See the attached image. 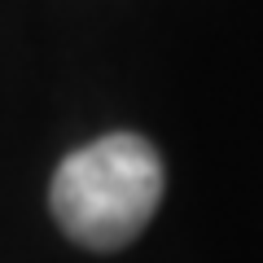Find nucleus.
Listing matches in <instances>:
<instances>
[{"label": "nucleus", "mask_w": 263, "mask_h": 263, "mask_svg": "<svg viewBox=\"0 0 263 263\" xmlns=\"http://www.w3.org/2000/svg\"><path fill=\"white\" fill-rule=\"evenodd\" d=\"M162 202V158L136 132H110L66 154L53 171L48 206L84 250H123L145 233Z\"/></svg>", "instance_id": "nucleus-1"}]
</instances>
